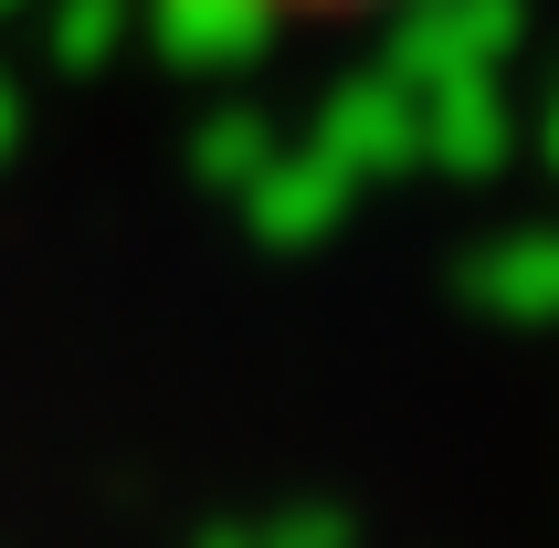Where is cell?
<instances>
[{
	"mask_svg": "<svg viewBox=\"0 0 559 548\" xmlns=\"http://www.w3.org/2000/svg\"><path fill=\"white\" fill-rule=\"evenodd\" d=\"M233 11H285V22H328V11H380V0H233Z\"/></svg>",
	"mask_w": 559,
	"mask_h": 548,
	"instance_id": "cell-1",
	"label": "cell"
}]
</instances>
